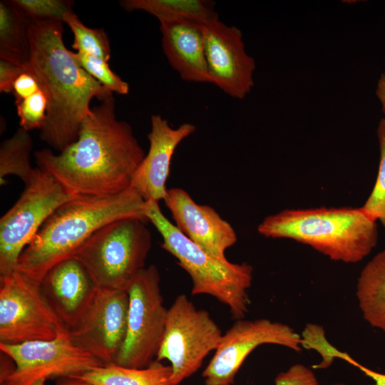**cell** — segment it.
Returning a JSON list of instances; mask_svg holds the SVG:
<instances>
[{
	"mask_svg": "<svg viewBox=\"0 0 385 385\" xmlns=\"http://www.w3.org/2000/svg\"><path fill=\"white\" fill-rule=\"evenodd\" d=\"M145 152L129 123L117 118L113 95L91 108L78 139L61 151L35 152L38 168L74 195L109 196L130 188Z\"/></svg>",
	"mask_w": 385,
	"mask_h": 385,
	"instance_id": "6da1fadb",
	"label": "cell"
},
{
	"mask_svg": "<svg viewBox=\"0 0 385 385\" xmlns=\"http://www.w3.org/2000/svg\"><path fill=\"white\" fill-rule=\"evenodd\" d=\"M27 21L30 59L25 67L38 80L48 102L40 138L61 152L78 139L91 113L92 99L102 101L113 92L88 74L65 46L63 22Z\"/></svg>",
	"mask_w": 385,
	"mask_h": 385,
	"instance_id": "7a4b0ae2",
	"label": "cell"
},
{
	"mask_svg": "<svg viewBox=\"0 0 385 385\" xmlns=\"http://www.w3.org/2000/svg\"><path fill=\"white\" fill-rule=\"evenodd\" d=\"M145 202L132 188L114 195L74 197L45 221L21 253L16 270L40 283L51 268L71 257L106 225L131 217L148 222Z\"/></svg>",
	"mask_w": 385,
	"mask_h": 385,
	"instance_id": "3957f363",
	"label": "cell"
},
{
	"mask_svg": "<svg viewBox=\"0 0 385 385\" xmlns=\"http://www.w3.org/2000/svg\"><path fill=\"white\" fill-rule=\"evenodd\" d=\"M257 232L307 245L330 260L356 263L376 246L377 222L361 207L286 209L266 217Z\"/></svg>",
	"mask_w": 385,
	"mask_h": 385,
	"instance_id": "277c9868",
	"label": "cell"
},
{
	"mask_svg": "<svg viewBox=\"0 0 385 385\" xmlns=\"http://www.w3.org/2000/svg\"><path fill=\"white\" fill-rule=\"evenodd\" d=\"M159 202L147 200L145 215L158 232L161 247L175 257L190 275L192 294H207L226 305L236 319L248 312L253 268L247 262L217 260L188 239L163 213Z\"/></svg>",
	"mask_w": 385,
	"mask_h": 385,
	"instance_id": "5b68a950",
	"label": "cell"
},
{
	"mask_svg": "<svg viewBox=\"0 0 385 385\" xmlns=\"http://www.w3.org/2000/svg\"><path fill=\"white\" fill-rule=\"evenodd\" d=\"M148 222L124 218L95 232L73 255L87 270L96 287L128 291L152 246Z\"/></svg>",
	"mask_w": 385,
	"mask_h": 385,
	"instance_id": "8992f818",
	"label": "cell"
},
{
	"mask_svg": "<svg viewBox=\"0 0 385 385\" xmlns=\"http://www.w3.org/2000/svg\"><path fill=\"white\" fill-rule=\"evenodd\" d=\"M0 350L14 364L1 363L0 384L4 385H34L50 378L80 376L103 365L73 342L66 324L51 340L0 343Z\"/></svg>",
	"mask_w": 385,
	"mask_h": 385,
	"instance_id": "52a82bcc",
	"label": "cell"
},
{
	"mask_svg": "<svg viewBox=\"0 0 385 385\" xmlns=\"http://www.w3.org/2000/svg\"><path fill=\"white\" fill-rule=\"evenodd\" d=\"M222 332L210 313L197 309L185 294L178 295L168 309L163 339L156 360H168L171 385H178L202 366L215 351Z\"/></svg>",
	"mask_w": 385,
	"mask_h": 385,
	"instance_id": "ba28073f",
	"label": "cell"
},
{
	"mask_svg": "<svg viewBox=\"0 0 385 385\" xmlns=\"http://www.w3.org/2000/svg\"><path fill=\"white\" fill-rule=\"evenodd\" d=\"M76 196L49 173L36 168L19 200L0 219V277L16 269L21 253L45 221Z\"/></svg>",
	"mask_w": 385,
	"mask_h": 385,
	"instance_id": "9c48e42d",
	"label": "cell"
},
{
	"mask_svg": "<svg viewBox=\"0 0 385 385\" xmlns=\"http://www.w3.org/2000/svg\"><path fill=\"white\" fill-rule=\"evenodd\" d=\"M160 283L159 271L154 265L143 269L131 283L127 291L129 305L125 339L115 364L141 369L156 359L168 311Z\"/></svg>",
	"mask_w": 385,
	"mask_h": 385,
	"instance_id": "30bf717a",
	"label": "cell"
},
{
	"mask_svg": "<svg viewBox=\"0 0 385 385\" xmlns=\"http://www.w3.org/2000/svg\"><path fill=\"white\" fill-rule=\"evenodd\" d=\"M63 325L40 283L17 270L0 277V343L51 340Z\"/></svg>",
	"mask_w": 385,
	"mask_h": 385,
	"instance_id": "8fae6325",
	"label": "cell"
},
{
	"mask_svg": "<svg viewBox=\"0 0 385 385\" xmlns=\"http://www.w3.org/2000/svg\"><path fill=\"white\" fill-rule=\"evenodd\" d=\"M272 344L294 351L303 339L288 324L269 319H237L223 334L210 361L202 372L205 385H231L242 363L257 346Z\"/></svg>",
	"mask_w": 385,
	"mask_h": 385,
	"instance_id": "7c38bea8",
	"label": "cell"
},
{
	"mask_svg": "<svg viewBox=\"0 0 385 385\" xmlns=\"http://www.w3.org/2000/svg\"><path fill=\"white\" fill-rule=\"evenodd\" d=\"M128 305L127 291L97 287L84 313L69 328L73 342L103 364L115 363L125 339Z\"/></svg>",
	"mask_w": 385,
	"mask_h": 385,
	"instance_id": "4fadbf2b",
	"label": "cell"
},
{
	"mask_svg": "<svg viewBox=\"0 0 385 385\" xmlns=\"http://www.w3.org/2000/svg\"><path fill=\"white\" fill-rule=\"evenodd\" d=\"M205 57L211 83L242 100L254 86L255 59L245 51L242 34L219 18L204 24Z\"/></svg>",
	"mask_w": 385,
	"mask_h": 385,
	"instance_id": "5bb4252c",
	"label": "cell"
},
{
	"mask_svg": "<svg viewBox=\"0 0 385 385\" xmlns=\"http://www.w3.org/2000/svg\"><path fill=\"white\" fill-rule=\"evenodd\" d=\"M163 200L182 233L212 257L227 260L225 252L235 244L237 235L214 208L197 204L179 188L168 190Z\"/></svg>",
	"mask_w": 385,
	"mask_h": 385,
	"instance_id": "9a60e30c",
	"label": "cell"
},
{
	"mask_svg": "<svg viewBox=\"0 0 385 385\" xmlns=\"http://www.w3.org/2000/svg\"><path fill=\"white\" fill-rule=\"evenodd\" d=\"M151 129L148 135L149 150L138 167L130 185L145 201L164 200L168 189L166 182L170 175L172 157L178 145L192 134L196 127L184 123L173 128L160 115L150 118Z\"/></svg>",
	"mask_w": 385,
	"mask_h": 385,
	"instance_id": "2e32d148",
	"label": "cell"
},
{
	"mask_svg": "<svg viewBox=\"0 0 385 385\" xmlns=\"http://www.w3.org/2000/svg\"><path fill=\"white\" fill-rule=\"evenodd\" d=\"M40 287L50 306L68 328L84 313L97 289L85 267L73 257L51 268Z\"/></svg>",
	"mask_w": 385,
	"mask_h": 385,
	"instance_id": "e0dca14e",
	"label": "cell"
},
{
	"mask_svg": "<svg viewBox=\"0 0 385 385\" xmlns=\"http://www.w3.org/2000/svg\"><path fill=\"white\" fill-rule=\"evenodd\" d=\"M204 24L187 20L160 23L164 53L171 67L185 81L211 83L205 57Z\"/></svg>",
	"mask_w": 385,
	"mask_h": 385,
	"instance_id": "ac0fdd59",
	"label": "cell"
},
{
	"mask_svg": "<svg viewBox=\"0 0 385 385\" xmlns=\"http://www.w3.org/2000/svg\"><path fill=\"white\" fill-rule=\"evenodd\" d=\"M356 296L364 319L371 327L385 331V249L361 270Z\"/></svg>",
	"mask_w": 385,
	"mask_h": 385,
	"instance_id": "d6986e66",
	"label": "cell"
},
{
	"mask_svg": "<svg viewBox=\"0 0 385 385\" xmlns=\"http://www.w3.org/2000/svg\"><path fill=\"white\" fill-rule=\"evenodd\" d=\"M171 366L155 359L145 368H130L111 363L71 377L96 385H171Z\"/></svg>",
	"mask_w": 385,
	"mask_h": 385,
	"instance_id": "ffe728a7",
	"label": "cell"
},
{
	"mask_svg": "<svg viewBox=\"0 0 385 385\" xmlns=\"http://www.w3.org/2000/svg\"><path fill=\"white\" fill-rule=\"evenodd\" d=\"M120 4L128 11H145L160 23L187 20L206 24L219 18L215 3L206 0H123Z\"/></svg>",
	"mask_w": 385,
	"mask_h": 385,
	"instance_id": "44dd1931",
	"label": "cell"
},
{
	"mask_svg": "<svg viewBox=\"0 0 385 385\" xmlns=\"http://www.w3.org/2000/svg\"><path fill=\"white\" fill-rule=\"evenodd\" d=\"M0 58L24 67L30 59L28 21L11 1L0 2Z\"/></svg>",
	"mask_w": 385,
	"mask_h": 385,
	"instance_id": "7402d4cb",
	"label": "cell"
},
{
	"mask_svg": "<svg viewBox=\"0 0 385 385\" xmlns=\"http://www.w3.org/2000/svg\"><path fill=\"white\" fill-rule=\"evenodd\" d=\"M33 140L29 133L19 128L0 145V183L5 184V178L14 175L24 185L28 184L36 174V168L31 166L29 157Z\"/></svg>",
	"mask_w": 385,
	"mask_h": 385,
	"instance_id": "603a6c76",
	"label": "cell"
},
{
	"mask_svg": "<svg viewBox=\"0 0 385 385\" xmlns=\"http://www.w3.org/2000/svg\"><path fill=\"white\" fill-rule=\"evenodd\" d=\"M64 23L71 29L74 36L72 47L77 52H82L108 62L111 56L108 35L102 29L87 27L74 13L68 14Z\"/></svg>",
	"mask_w": 385,
	"mask_h": 385,
	"instance_id": "cb8c5ba5",
	"label": "cell"
},
{
	"mask_svg": "<svg viewBox=\"0 0 385 385\" xmlns=\"http://www.w3.org/2000/svg\"><path fill=\"white\" fill-rule=\"evenodd\" d=\"M376 134L380 154L378 173L371 192L361 207L385 227V118L380 119Z\"/></svg>",
	"mask_w": 385,
	"mask_h": 385,
	"instance_id": "d4e9b609",
	"label": "cell"
},
{
	"mask_svg": "<svg viewBox=\"0 0 385 385\" xmlns=\"http://www.w3.org/2000/svg\"><path fill=\"white\" fill-rule=\"evenodd\" d=\"M12 4L27 18L53 20L64 23L73 13V2L67 0H11Z\"/></svg>",
	"mask_w": 385,
	"mask_h": 385,
	"instance_id": "484cf974",
	"label": "cell"
},
{
	"mask_svg": "<svg viewBox=\"0 0 385 385\" xmlns=\"http://www.w3.org/2000/svg\"><path fill=\"white\" fill-rule=\"evenodd\" d=\"M80 66L98 83L113 93L127 95L129 84L111 70L108 62L82 52H73Z\"/></svg>",
	"mask_w": 385,
	"mask_h": 385,
	"instance_id": "4316f807",
	"label": "cell"
},
{
	"mask_svg": "<svg viewBox=\"0 0 385 385\" xmlns=\"http://www.w3.org/2000/svg\"><path fill=\"white\" fill-rule=\"evenodd\" d=\"M48 103L47 96L42 90L15 103L20 128L28 132L34 129L41 130L46 120Z\"/></svg>",
	"mask_w": 385,
	"mask_h": 385,
	"instance_id": "83f0119b",
	"label": "cell"
},
{
	"mask_svg": "<svg viewBox=\"0 0 385 385\" xmlns=\"http://www.w3.org/2000/svg\"><path fill=\"white\" fill-rule=\"evenodd\" d=\"M320 355L323 361L329 366L334 358L341 359L359 369L366 376L372 379L375 385H385V374L375 371L361 365L346 352H342L330 344L329 342L323 345Z\"/></svg>",
	"mask_w": 385,
	"mask_h": 385,
	"instance_id": "f1b7e54d",
	"label": "cell"
},
{
	"mask_svg": "<svg viewBox=\"0 0 385 385\" xmlns=\"http://www.w3.org/2000/svg\"><path fill=\"white\" fill-rule=\"evenodd\" d=\"M274 385H319V382L312 369L295 364L277 376Z\"/></svg>",
	"mask_w": 385,
	"mask_h": 385,
	"instance_id": "f546056e",
	"label": "cell"
},
{
	"mask_svg": "<svg viewBox=\"0 0 385 385\" xmlns=\"http://www.w3.org/2000/svg\"><path fill=\"white\" fill-rule=\"evenodd\" d=\"M39 90L41 88L38 80L26 68L13 83L12 94L15 98V103L21 102Z\"/></svg>",
	"mask_w": 385,
	"mask_h": 385,
	"instance_id": "4dcf8cb0",
	"label": "cell"
},
{
	"mask_svg": "<svg viewBox=\"0 0 385 385\" xmlns=\"http://www.w3.org/2000/svg\"><path fill=\"white\" fill-rule=\"evenodd\" d=\"M25 69L26 67L0 58V92L12 93L14 82Z\"/></svg>",
	"mask_w": 385,
	"mask_h": 385,
	"instance_id": "1f68e13d",
	"label": "cell"
},
{
	"mask_svg": "<svg viewBox=\"0 0 385 385\" xmlns=\"http://www.w3.org/2000/svg\"><path fill=\"white\" fill-rule=\"evenodd\" d=\"M376 96L381 103V111L385 114V73L381 74L377 81Z\"/></svg>",
	"mask_w": 385,
	"mask_h": 385,
	"instance_id": "d6a6232c",
	"label": "cell"
},
{
	"mask_svg": "<svg viewBox=\"0 0 385 385\" xmlns=\"http://www.w3.org/2000/svg\"><path fill=\"white\" fill-rule=\"evenodd\" d=\"M57 385H96L76 377H63Z\"/></svg>",
	"mask_w": 385,
	"mask_h": 385,
	"instance_id": "836d02e7",
	"label": "cell"
},
{
	"mask_svg": "<svg viewBox=\"0 0 385 385\" xmlns=\"http://www.w3.org/2000/svg\"><path fill=\"white\" fill-rule=\"evenodd\" d=\"M45 380H40L34 385H45Z\"/></svg>",
	"mask_w": 385,
	"mask_h": 385,
	"instance_id": "e575fe53",
	"label": "cell"
},
{
	"mask_svg": "<svg viewBox=\"0 0 385 385\" xmlns=\"http://www.w3.org/2000/svg\"><path fill=\"white\" fill-rule=\"evenodd\" d=\"M333 385H346V384H342V383H337V384H334Z\"/></svg>",
	"mask_w": 385,
	"mask_h": 385,
	"instance_id": "d590c367",
	"label": "cell"
},
{
	"mask_svg": "<svg viewBox=\"0 0 385 385\" xmlns=\"http://www.w3.org/2000/svg\"><path fill=\"white\" fill-rule=\"evenodd\" d=\"M384 16H385V11H384Z\"/></svg>",
	"mask_w": 385,
	"mask_h": 385,
	"instance_id": "8d00e7d4",
	"label": "cell"
}]
</instances>
